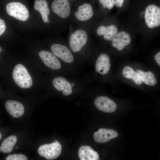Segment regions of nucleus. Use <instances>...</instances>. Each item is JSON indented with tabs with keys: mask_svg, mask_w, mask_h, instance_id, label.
Returning a JSON list of instances; mask_svg holds the SVG:
<instances>
[{
	"mask_svg": "<svg viewBox=\"0 0 160 160\" xmlns=\"http://www.w3.org/2000/svg\"><path fill=\"white\" fill-rule=\"evenodd\" d=\"M52 87L64 96H68L74 92L88 88V78L57 75L51 81Z\"/></svg>",
	"mask_w": 160,
	"mask_h": 160,
	"instance_id": "f257e3e1",
	"label": "nucleus"
},
{
	"mask_svg": "<svg viewBox=\"0 0 160 160\" xmlns=\"http://www.w3.org/2000/svg\"><path fill=\"white\" fill-rule=\"evenodd\" d=\"M12 77L15 84L24 89L30 88L33 82L32 78L26 68L22 64H18L14 67Z\"/></svg>",
	"mask_w": 160,
	"mask_h": 160,
	"instance_id": "f03ea898",
	"label": "nucleus"
},
{
	"mask_svg": "<svg viewBox=\"0 0 160 160\" xmlns=\"http://www.w3.org/2000/svg\"><path fill=\"white\" fill-rule=\"evenodd\" d=\"M88 41L87 33L82 29H78L70 35L68 40L69 48L74 54H79L85 47Z\"/></svg>",
	"mask_w": 160,
	"mask_h": 160,
	"instance_id": "7ed1b4c3",
	"label": "nucleus"
},
{
	"mask_svg": "<svg viewBox=\"0 0 160 160\" xmlns=\"http://www.w3.org/2000/svg\"><path fill=\"white\" fill-rule=\"evenodd\" d=\"M62 147L57 140L49 144L41 145L38 150V154L48 160H52L57 158L60 155Z\"/></svg>",
	"mask_w": 160,
	"mask_h": 160,
	"instance_id": "20e7f679",
	"label": "nucleus"
},
{
	"mask_svg": "<svg viewBox=\"0 0 160 160\" xmlns=\"http://www.w3.org/2000/svg\"><path fill=\"white\" fill-rule=\"evenodd\" d=\"M6 9L11 16L21 21H25L29 17V12L23 4L17 2L9 3L7 5Z\"/></svg>",
	"mask_w": 160,
	"mask_h": 160,
	"instance_id": "39448f33",
	"label": "nucleus"
},
{
	"mask_svg": "<svg viewBox=\"0 0 160 160\" xmlns=\"http://www.w3.org/2000/svg\"><path fill=\"white\" fill-rule=\"evenodd\" d=\"M145 23L149 28H152L160 25V8L151 4L145 9L144 15Z\"/></svg>",
	"mask_w": 160,
	"mask_h": 160,
	"instance_id": "423d86ee",
	"label": "nucleus"
},
{
	"mask_svg": "<svg viewBox=\"0 0 160 160\" xmlns=\"http://www.w3.org/2000/svg\"><path fill=\"white\" fill-rule=\"evenodd\" d=\"M95 106L100 111L105 112L112 113L117 109V105L111 99L107 97L99 96L94 101Z\"/></svg>",
	"mask_w": 160,
	"mask_h": 160,
	"instance_id": "0eeeda50",
	"label": "nucleus"
},
{
	"mask_svg": "<svg viewBox=\"0 0 160 160\" xmlns=\"http://www.w3.org/2000/svg\"><path fill=\"white\" fill-rule=\"evenodd\" d=\"M51 7L53 11L62 18H67L70 14L71 7L68 0H54Z\"/></svg>",
	"mask_w": 160,
	"mask_h": 160,
	"instance_id": "6e6552de",
	"label": "nucleus"
},
{
	"mask_svg": "<svg viewBox=\"0 0 160 160\" xmlns=\"http://www.w3.org/2000/svg\"><path fill=\"white\" fill-rule=\"evenodd\" d=\"M111 64L109 56L105 53L100 54L97 58L95 63V70L102 75L107 74L110 70Z\"/></svg>",
	"mask_w": 160,
	"mask_h": 160,
	"instance_id": "1a4fd4ad",
	"label": "nucleus"
},
{
	"mask_svg": "<svg viewBox=\"0 0 160 160\" xmlns=\"http://www.w3.org/2000/svg\"><path fill=\"white\" fill-rule=\"evenodd\" d=\"M118 136L117 132L114 130L100 128L94 133L93 138L97 142L104 143L109 141L111 139L117 137Z\"/></svg>",
	"mask_w": 160,
	"mask_h": 160,
	"instance_id": "9d476101",
	"label": "nucleus"
},
{
	"mask_svg": "<svg viewBox=\"0 0 160 160\" xmlns=\"http://www.w3.org/2000/svg\"><path fill=\"white\" fill-rule=\"evenodd\" d=\"M131 38L127 33L121 31L118 33L111 41L112 46L119 51L122 50L131 42Z\"/></svg>",
	"mask_w": 160,
	"mask_h": 160,
	"instance_id": "9b49d317",
	"label": "nucleus"
},
{
	"mask_svg": "<svg viewBox=\"0 0 160 160\" xmlns=\"http://www.w3.org/2000/svg\"><path fill=\"white\" fill-rule=\"evenodd\" d=\"M5 107L7 112L15 118L20 117L24 112L23 105L20 102L16 100H7L5 103Z\"/></svg>",
	"mask_w": 160,
	"mask_h": 160,
	"instance_id": "f8f14e48",
	"label": "nucleus"
},
{
	"mask_svg": "<svg viewBox=\"0 0 160 160\" xmlns=\"http://www.w3.org/2000/svg\"><path fill=\"white\" fill-rule=\"evenodd\" d=\"M94 12L92 7L90 3H84L80 5L78 10L75 13L76 18L81 21L88 20L93 16Z\"/></svg>",
	"mask_w": 160,
	"mask_h": 160,
	"instance_id": "ddd939ff",
	"label": "nucleus"
},
{
	"mask_svg": "<svg viewBox=\"0 0 160 160\" xmlns=\"http://www.w3.org/2000/svg\"><path fill=\"white\" fill-rule=\"evenodd\" d=\"M118 31L117 27L112 25L107 26H100L97 28L96 32L98 35L103 36L104 40L112 41Z\"/></svg>",
	"mask_w": 160,
	"mask_h": 160,
	"instance_id": "4468645a",
	"label": "nucleus"
},
{
	"mask_svg": "<svg viewBox=\"0 0 160 160\" xmlns=\"http://www.w3.org/2000/svg\"><path fill=\"white\" fill-rule=\"evenodd\" d=\"M78 155L81 160H98L97 153L88 145H83L79 148Z\"/></svg>",
	"mask_w": 160,
	"mask_h": 160,
	"instance_id": "2eb2a0df",
	"label": "nucleus"
},
{
	"mask_svg": "<svg viewBox=\"0 0 160 160\" xmlns=\"http://www.w3.org/2000/svg\"><path fill=\"white\" fill-rule=\"evenodd\" d=\"M34 7V9L41 14L43 22L45 23H49L48 16L50 13V10L47 1L45 0H35Z\"/></svg>",
	"mask_w": 160,
	"mask_h": 160,
	"instance_id": "dca6fc26",
	"label": "nucleus"
},
{
	"mask_svg": "<svg viewBox=\"0 0 160 160\" xmlns=\"http://www.w3.org/2000/svg\"><path fill=\"white\" fill-rule=\"evenodd\" d=\"M17 138L15 135L10 136L3 141L0 147V151L4 153H9L12 151L17 141Z\"/></svg>",
	"mask_w": 160,
	"mask_h": 160,
	"instance_id": "f3484780",
	"label": "nucleus"
},
{
	"mask_svg": "<svg viewBox=\"0 0 160 160\" xmlns=\"http://www.w3.org/2000/svg\"><path fill=\"white\" fill-rule=\"evenodd\" d=\"M136 72L139 75L140 78L146 84L153 86L155 85L157 83V80L154 73L151 71H143L140 69H137Z\"/></svg>",
	"mask_w": 160,
	"mask_h": 160,
	"instance_id": "a211bd4d",
	"label": "nucleus"
},
{
	"mask_svg": "<svg viewBox=\"0 0 160 160\" xmlns=\"http://www.w3.org/2000/svg\"><path fill=\"white\" fill-rule=\"evenodd\" d=\"M122 74L124 77L131 79L137 85H141L143 83L137 73L129 66H126L124 68Z\"/></svg>",
	"mask_w": 160,
	"mask_h": 160,
	"instance_id": "6ab92c4d",
	"label": "nucleus"
},
{
	"mask_svg": "<svg viewBox=\"0 0 160 160\" xmlns=\"http://www.w3.org/2000/svg\"><path fill=\"white\" fill-rule=\"evenodd\" d=\"M115 0H99V3L104 8L111 10L114 5Z\"/></svg>",
	"mask_w": 160,
	"mask_h": 160,
	"instance_id": "aec40b11",
	"label": "nucleus"
},
{
	"mask_svg": "<svg viewBox=\"0 0 160 160\" xmlns=\"http://www.w3.org/2000/svg\"><path fill=\"white\" fill-rule=\"evenodd\" d=\"M6 160H27V157L22 154H12L8 155L6 158Z\"/></svg>",
	"mask_w": 160,
	"mask_h": 160,
	"instance_id": "412c9836",
	"label": "nucleus"
},
{
	"mask_svg": "<svg viewBox=\"0 0 160 160\" xmlns=\"http://www.w3.org/2000/svg\"><path fill=\"white\" fill-rule=\"evenodd\" d=\"M6 28V25L5 22L1 18H0V36L4 33Z\"/></svg>",
	"mask_w": 160,
	"mask_h": 160,
	"instance_id": "4be33fe9",
	"label": "nucleus"
},
{
	"mask_svg": "<svg viewBox=\"0 0 160 160\" xmlns=\"http://www.w3.org/2000/svg\"><path fill=\"white\" fill-rule=\"evenodd\" d=\"M124 0H115L114 5L117 7H121L123 5Z\"/></svg>",
	"mask_w": 160,
	"mask_h": 160,
	"instance_id": "5701e85b",
	"label": "nucleus"
},
{
	"mask_svg": "<svg viewBox=\"0 0 160 160\" xmlns=\"http://www.w3.org/2000/svg\"><path fill=\"white\" fill-rule=\"evenodd\" d=\"M154 58L156 62L160 66V52H158L155 54L154 56Z\"/></svg>",
	"mask_w": 160,
	"mask_h": 160,
	"instance_id": "b1692460",
	"label": "nucleus"
},
{
	"mask_svg": "<svg viewBox=\"0 0 160 160\" xmlns=\"http://www.w3.org/2000/svg\"><path fill=\"white\" fill-rule=\"evenodd\" d=\"M1 137H2L1 134V133L0 132V140L1 139Z\"/></svg>",
	"mask_w": 160,
	"mask_h": 160,
	"instance_id": "393cba45",
	"label": "nucleus"
},
{
	"mask_svg": "<svg viewBox=\"0 0 160 160\" xmlns=\"http://www.w3.org/2000/svg\"><path fill=\"white\" fill-rule=\"evenodd\" d=\"M2 51V48H1L0 47V52H1Z\"/></svg>",
	"mask_w": 160,
	"mask_h": 160,
	"instance_id": "a878e982",
	"label": "nucleus"
},
{
	"mask_svg": "<svg viewBox=\"0 0 160 160\" xmlns=\"http://www.w3.org/2000/svg\"><path fill=\"white\" fill-rule=\"evenodd\" d=\"M16 149H17L18 148V147H17V146H16Z\"/></svg>",
	"mask_w": 160,
	"mask_h": 160,
	"instance_id": "bb28decb",
	"label": "nucleus"
},
{
	"mask_svg": "<svg viewBox=\"0 0 160 160\" xmlns=\"http://www.w3.org/2000/svg\"><path fill=\"white\" fill-rule=\"evenodd\" d=\"M69 0L73 1V0Z\"/></svg>",
	"mask_w": 160,
	"mask_h": 160,
	"instance_id": "cd10ccee",
	"label": "nucleus"
}]
</instances>
